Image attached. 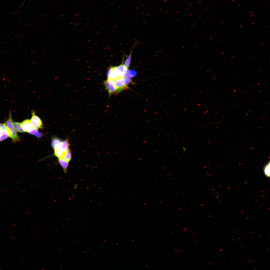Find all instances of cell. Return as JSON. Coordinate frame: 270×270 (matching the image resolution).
I'll return each mask as SVG.
<instances>
[{
  "label": "cell",
  "instance_id": "30bf717a",
  "mask_svg": "<svg viewBox=\"0 0 270 270\" xmlns=\"http://www.w3.org/2000/svg\"><path fill=\"white\" fill-rule=\"evenodd\" d=\"M54 155L58 158H62L64 154V153L61 148L60 146L54 149Z\"/></svg>",
  "mask_w": 270,
  "mask_h": 270
},
{
  "label": "cell",
  "instance_id": "6da1fadb",
  "mask_svg": "<svg viewBox=\"0 0 270 270\" xmlns=\"http://www.w3.org/2000/svg\"><path fill=\"white\" fill-rule=\"evenodd\" d=\"M11 111H10L8 118L4 124L6 128V131L8 137L11 138L14 142H16L20 140V139L16 131L14 128L13 124Z\"/></svg>",
  "mask_w": 270,
  "mask_h": 270
},
{
  "label": "cell",
  "instance_id": "e0dca14e",
  "mask_svg": "<svg viewBox=\"0 0 270 270\" xmlns=\"http://www.w3.org/2000/svg\"><path fill=\"white\" fill-rule=\"evenodd\" d=\"M128 71L129 73L132 77L136 76V72L135 71L133 70H130Z\"/></svg>",
  "mask_w": 270,
  "mask_h": 270
},
{
  "label": "cell",
  "instance_id": "7a4b0ae2",
  "mask_svg": "<svg viewBox=\"0 0 270 270\" xmlns=\"http://www.w3.org/2000/svg\"><path fill=\"white\" fill-rule=\"evenodd\" d=\"M112 80L113 81L116 89V92H119L126 88V86L124 84V76L116 78Z\"/></svg>",
  "mask_w": 270,
  "mask_h": 270
},
{
  "label": "cell",
  "instance_id": "7c38bea8",
  "mask_svg": "<svg viewBox=\"0 0 270 270\" xmlns=\"http://www.w3.org/2000/svg\"><path fill=\"white\" fill-rule=\"evenodd\" d=\"M72 154L70 149L64 154L61 158L64 160L68 162H69L72 158Z\"/></svg>",
  "mask_w": 270,
  "mask_h": 270
},
{
  "label": "cell",
  "instance_id": "2e32d148",
  "mask_svg": "<svg viewBox=\"0 0 270 270\" xmlns=\"http://www.w3.org/2000/svg\"><path fill=\"white\" fill-rule=\"evenodd\" d=\"M6 131H7L5 124L0 123V137L3 133Z\"/></svg>",
  "mask_w": 270,
  "mask_h": 270
},
{
  "label": "cell",
  "instance_id": "3957f363",
  "mask_svg": "<svg viewBox=\"0 0 270 270\" xmlns=\"http://www.w3.org/2000/svg\"><path fill=\"white\" fill-rule=\"evenodd\" d=\"M32 115L30 121L33 127L37 130L43 128V126L41 120L36 114L34 111L32 112Z\"/></svg>",
  "mask_w": 270,
  "mask_h": 270
},
{
  "label": "cell",
  "instance_id": "d6986e66",
  "mask_svg": "<svg viewBox=\"0 0 270 270\" xmlns=\"http://www.w3.org/2000/svg\"><path fill=\"white\" fill-rule=\"evenodd\" d=\"M25 0H24V1H25ZM24 2H23V3L22 4V5L23 4V3H24Z\"/></svg>",
  "mask_w": 270,
  "mask_h": 270
},
{
  "label": "cell",
  "instance_id": "9a60e30c",
  "mask_svg": "<svg viewBox=\"0 0 270 270\" xmlns=\"http://www.w3.org/2000/svg\"><path fill=\"white\" fill-rule=\"evenodd\" d=\"M133 49V48L132 50L131 51L130 54L128 56V57L126 60L124 65L125 67L128 69V68L129 67L130 64L131 59L132 56V51Z\"/></svg>",
  "mask_w": 270,
  "mask_h": 270
},
{
  "label": "cell",
  "instance_id": "9c48e42d",
  "mask_svg": "<svg viewBox=\"0 0 270 270\" xmlns=\"http://www.w3.org/2000/svg\"><path fill=\"white\" fill-rule=\"evenodd\" d=\"M263 171L265 176L269 178L270 176V164L269 162L265 164L263 168Z\"/></svg>",
  "mask_w": 270,
  "mask_h": 270
},
{
  "label": "cell",
  "instance_id": "ac0fdd59",
  "mask_svg": "<svg viewBox=\"0 0 270 270\" xmlns=\"http://www.w3.org/2000/svg\"><path fill=\"white\" fill-rule=\"evenodd\" d=\"M169 0H163V2L164 3L166 2H168Z\"/></svg>",
  "mask_w": 270,
  "mask_h": 270
},
{
  "label": "cell",
  "instance_id": "ba28073f",
  "mask_svg": "<svg viewBox=\"0 0 270 270\" xmlns=\"http://www.w3.org/2000/svg\"><path fill=\"white\" fill-rule=\"evenodd\" d=\"M58 162L60 164L63 169L64 173L65 174L67 172L69 162L60 158H58Z\"/></svg>",
  "mask_w": 270,
  "mask_h": 270
},
{
  "label": "cell",
  "instance_id": "52a82bcc",
  "mask_svg": "<svg viewBox=\"0 0 270 270\" xmlns=\"http://www.w3.org/2000/svg\"><path fill=\"white\" fill-rule=\"evenodd\" d=\"M69 144L67 139L65 140L62 141L60 146V147L64 153L66 152L69 149Z\"/></svg>",
  "mask_w": 270,
  "mask_h": 270
},
{
  "label": "cell",
  "instance_id": "4fadbf2b",
  "mask_svg": "<svg viewBox=\"0 0 270 270\" xmlns=\"http://www.w3.org/2000/svg\"><path fill=\"white\" fill-rule=\"evenodd\" d=\"M124 85L126 86L130 83L132 77L130 74L128 70L124 74Z\"/></svg>",
  "mask_w": 270,
  "mask_h": 270
},
{
  "label": "cell",
  "instance_id": "277c9868",
  "mask_svg": "<svg viewBox=\"0 0 270 270\" xmlns=\"http://www.w3.org/2000/svg\"><path fill=\"white\" fill-rule=\"evenodd\" d=\"M104 85L110 96L112 92H116V89L114 87L113 81L111 79H107L104 82Z\"/></svg>",
  "mask_w": 270,
  "mask_h": 270
},
{
  "label": "cell",
  "instance_id": "8992f818",
  "mask_svg": "<svg viewBox=\"0 0 270 270\" xmlns=\"http://www.w3.org/2000/svg\"><path fill=\"white\" fill-rule=\"evenodd\" d=\"M62 141L60 138H54L52 140L51 146L54 149L60 147Z\"/></svg>",
  "mask_w": 270,
  "mask_h": 270
},
{
  "label": "cell",
  "instance_id": "5b68a950",
  "mask_svg": "<svg viewBox=\"0 0 270 270\" xmlns=\"http://www.w3.org/2000/svg\"><path fill=\"white\" fill-rule=\"evenodd\" d=\"M22 129L25 132H28L34 128L30 120L28 119L23 121L22 123Z\"/></svg>",
  "mask_w": 270,
  "mask_h": 270
},
{
  "label": "cell",
  "instance_id": "5bb4252c",
  "mask_svg": "<svg viewBox=\"0 0 270 270\" xmlns=\"http://www.w3.org/2000/svg\"><path fill=\"white\" fill-rule=\"evenodd\" d=\"M30 134L34 135L38 138H40L42 136V134L38 132L37 130L33 128L32 130L28 132Z\"/></svg>",
  "mask_w": 270,
  "mask_h": 270
},
{
  "label": "cell",
  "instance_id": "8fae6325",
  "mask_svg": "<svg viewBox=\"0 0 270 270\" xmlns=\"http://www.w3.org/2000/svg\"><path fill=\"white\" fill-rule=\"evenodd\" d=\"M13 124L14 128L16 131L21 133L25 132L22 129V123L14 122Z\"/></svg>",
  "mask_w": 270,
  "mask_h": 270
}]
</instances>
